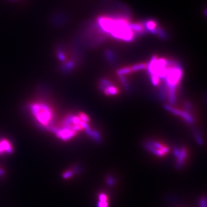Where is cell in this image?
I'll return each mask as SVG.
<instances>
[{"mask_svg": "<svg viewBox=\"0 0 207 207\" xmlns=\"http://www.w3.org/2000/svg\"><path fill=\"white\" fill-rule=\"evenodd\" d=\"M98 23L103 32L113 37L127 41H131L143 28L139 24L131 23L126 17L116 15L101 17L99 18Z\"/></svg>", "mask_w": 207, "mask_h": 207, "instance_id": "1", "label": "cell"}, {"mask_svg": "<svg viewBox=\"0 0 207 207\" xmlns=\"http://www.w3.org/2000/svg\"><path fill=\"white\" fill-rule=\"evenodd\" d=\"M29 109L39 125L45 128L52 127L54 115L50 106L42 102H36L32 104Z\"/></svg>", "mask_w": 207, "mask_h": 207, "instance_id": "2", "label": "cell"}, {"mask_svg": "<svg viewBox=\"0 0 207 207\" xmlns=\"http://www.w3.org/2000/svg\"><path fill=\"white\" fill-rule=\"evenodd\" d=\"M14 151L13 146L8 140L0 139V155L12 153Z\"/></svg>", "mask_w": 207, "mask_h": 207, "instance_id": "3", "label": "cell"}, {"mask_svg": "<svg viewBox=\"0 0 207 207\" xmlns=\"http://www.w3.org/2000/svg\"><path fill=\"white\" fill-rule=\"evenodd\" d=\"M144 147L147 149L148 151L151 152L154 154L157 155L158 157H163L165 154L162 152V151L159 149H156L155 147H153L151 144H149V143L147 142L144 144Z\"/></svg>", "mask_w": 207, "mask_h": 207, "instance_id": "4", "label": "cell"}, {"mask_svg": "<svg viewBox=\"0 0 207 207\" xmlns=\"http://www.w3.org/2000/svg\"><path fill=\"white\" fill-rule=\"evenodd\" d=\"M187 153L186 150L184 147H182L181 149V152L180 155L177 158V167L178 168H180L182 166L184 162L185 159L186 157Z\"/></svg>", "mask_w": 207, "mask_h": 207, "instance_id": "5", "label": "cell"}, {"mask_svg": "<svg viewBox=\"0 0 207 207\" xmlns=\"http://www.w3.org/2000/svg\"><path fill=\"white\" fill-rule=\"evenodd\" d=\"M180 116L182 117L185 120V122L189 124H193L194 122L193 117L187 111H181Z\"/></svg>", "mask_w": 207, "mask_h": 207, "instance_id": "6", "label": "cell"}, {"mask_svg": "<svg viewBox=\"0 0 207 207\" xmlns=\"http://www.w3.org/2000/svg\"><path fill=\"white\" fill-rule=\"evenodd\" d=\"M118 92H119V90L117 88L111 85L107 88L105 94L107 95L113 96V95H117Z\"/></svg>", "mask_w": 207, "mask_h": 207, "instance_id": "7", "label": "cell"}, {"mask_svg": "<svg viewBox=\"0 0 207 207\" xmlns=\"http://www.w3.org/2000/svg\"><path fill=\"white\" fill-rule=\"evenodd\" d=\"M119 78H120V80L122 82V84L124 86V88L125 89L126 91L127 92H130V85H129L128 81L127 80L126 78L123 76H119Z\"/></svg>", "mask_w": 207, "mask_h": 207, "instance_id": "8", "label": "cell"}, {"mask_svg": "<svg viewBox=\"0 0 207 207\" xmlns=\"http://www.w3.org/2000/svg\"><path fill=\"white\" fill-rule=\"evenodd\" d=\"M164 107L166 109L167 111L170 112L173 114L175 115L176 116H180L181 112V111H180V110L176 109V108H173V107H171L170 105H165Z\"/></svg>", "mask_w": 207, "mask_h": 207, "instance_id": "9", "label": "cell"}, {"mask_svg": "<svg viewBox=\"0 0 207 207\" xmlns=\"http://www.w3.org/2000/svg\"><path fill=\"white\" fill-rule=\"evenodd\" d=\"M147 67V64H135L134 66H132L131 68V70L132 72H137V71H139L141 70H144L145 68H146Z\"/></svg>", "mask_w": 207, "mask_h": 207, "instance_id": "10", "label": "cell"}, {"mask_svg": "<svg viewBox=\"0 0 207 207\" xmlns=\"http://www.w3.org/2000/svg\"><path fill=\"white\" fill-rule=\"evenodd\" d=\"M92 138L97 143H101L102 142V138L99 132L97 131L93 130V134Z\"/></svg>", "mask_w": 207, "mask_h": 207, "instance_id": "11", "label": "cell"}, {"mask_svg": "<svg viewBox=\"0 0 207 207\" xmlns=\"http://www.w3.org/2000/svg\"><path fill=\"white\" fill-rule=\"evenodd\" d=\"M132 71L131 70V68H125L118 70L116 72H117V74L119 76H124L125 74H129Z\"/></svg>", "mask_w": 207, "mask_h": 207, "instance_id": "12", "label": "cell"}, {"mask_svg": "<svg viewBox=\"0 0 207 207\" xmlns=\"http://www.w3.org/2000/svg\"><path fill=\"white\" fill-rule=\"evenodd\" d=\"M194 135V136H195V138H196V140L197 141V143H198L199 145L200 146H202L203 145V143H204V142H203V138H201V135H200L199 132L197 130H194L193 131Z\"/></svg>", "mask_w": 207, "mask_h": 207, "instance_id": "13", "label": "cell"}, {"mask_svg": "<svg viewBox=\"0 0 207 207\" xmlns=\"http://www.w3.org/2000/svg\"><path fill=\"white\" fill-rule=\"evenodd\" d=\"M147 142L149 143V144H151L154 147H155L156 149H159L161 150L162 147L164 146L161 143L157 142L155 141H153V140H149V141H147Z\"/></svg>", "mask_w": 207, "mask_h": 207, "instance_id": "14", "label": "cell"}, {"mask_svg": "<svg viewBox=\"0 0 207 207\" xmlns=\"http://www.w3.org/2000/svg\"><path fill=\"white\" fill-rule=\"evenodd\" d=\"M150 76H151V80L152 82V84L154 85H158L159 83V78L158 77L156 74H152V75H150Z\"/></svg>", "mask_w": 207, "mask_h": 207, "instance_id": "15", "label": "cell"}, {"mask_svg": "<svg viewBox=\"0 0 207 207\" xmlns=\"http://www.w3.org/2000/svg\"><path fill=\"white\" fill-rule=\"evenodd\" d=\"M100 85L105 87L106 88H108V86L112 85L111 82L108 81L107 80H105V79H101L100 80Z\"/></svg>", "mask_w": 207, "mask_h": 207, "instance_id": "16", "label": "cell"}, {"mask_svg": "<svg viewBox=\"0 0 207 207\" xmlns=\"http://www.w3.org/2000/svg\"><path fill=\"white\" fill-rule=\"evenodd\" d=\"M78 116H79V117H80V119H81L82 121L86 122V123H88V122H89V117L85 113H80L79 115H78Z\"/></svg>", "mask_w": 207, "mask_h": 207, "instance_id": "17", "label": "cell"}, {"mask_svg": "<svg viewBox=\"0 0 207 207\" xmlns=\"http://www.w3.org/2000/svg\"><path fill=\"white\" fill-rule=\"evenodd\" d=\"M73 175V172L71 170H68V171H65L63 174V178L64 179H68L70 178V177H72Z\"/></svg>", "mask_w": 207, "mask_h": 207, "instance_id": "18", "label": "cell"}, {"mask_svg": "<svg viewBox=\"0 0 207 207\" xmlns=\"http://www.w3.org/2000/svg\"><path fill=\"white\" fill-rule=\"evenodd\" d=\"M107 200H99L98 203V207H108Z\"/></svg>", "mask_w": 207, "mask_h": 207, "instance_id": "19", "label": "cell"}, {"mask_svg": "<svg viewBox=\"0 0 207 207\" xmlns=\"http://www.w3.org/2000/svg\"><path fill=\"white\" fill-rule=\"evenodd\" d=\"M181 152V149L177 147H174L173 149V153L175 155L176 158H178V157L180 155Z\"/></svg>", "mask_w": 207, "mask_h": 207, "instance_id": "20", "label": "cell"}, {"mask_svg": "<svg viewBox=\"0 0 207 207\" xmlns=\"http://www.w3.org/2000/svg\"><path fill=\"white\" fill-rule=\"evenodd\" d=\"M185 109H186V111L188 112L191 111L192 108V104L189 103V102H187V103H185Z\"/></svg>", "mask_w": 207, "mask_h": 207, "instance_id": "21", "label": "cell"}, {"mask_svg": "<svg viewBox=\"0 0 207 207\" xmlns=\"http://www.w3.org/2000/svg\"><path fill=\"white\" fill-rule=\"evenodd\" d=\"M200 207H206V199L203 198L200 201Z\"/></svg>", "mask_w": 207, "mask_h": 207, "instance_id": "22", "label": "cell"}, {"mask_svg": "<svg viewBox=\"0 0 207 207\" xmlns=\"http://www.w3.org/2000/svg\"><path fill=\"white\" fill-rule=\"evenodd\" d=\"M4 174V171L0 168V176H2Z\"/></svg>", "mask_w": 207, "mask_h": 207, "instance_id": "23", "label": "cell"}]
</instances>
